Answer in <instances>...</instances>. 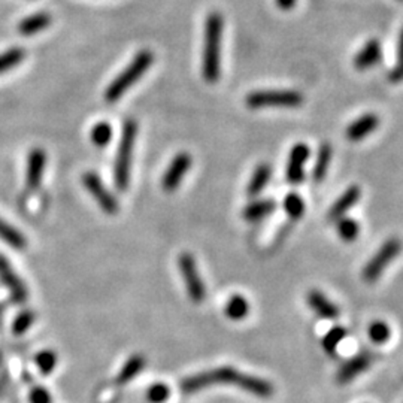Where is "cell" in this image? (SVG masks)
I'll use <instances>...</instances> for the list:
<instances>
[{"mask_svg": "<svg viewBox=\"0 0 403 403\" xmlns=\"http://www.w3.org/2000/svg\"><path fill=\"white\" fill-rule=\"evenodd\" d=\"M169 396H171V388L163 383H157L151 386L148 388L146 393V397L151 403H165L169 399Z\"/></svg>", "mask_w": 403, "mask_h": 403, "instance_id": "cell-33", "label": "cell"}, {"mask_svg": "<svg viewBox=\"0 0 403 403\" xmlns=\"http://www.w3.org/2000/svg\"><path fill=\"white\" fill-rule=\"evenodd\" d=\"M378 126H379L378 115H375V114H365V115L360 116L358 120H356L354 123H351L347 127L345 135H347V137H348L349 141L358 142V141L365 139L366 136H369L370 133H372Z\"/></svg>", "mask_w": 403, "mask_h": 403, "instance_id": "cell-14", "label": "cell"}, {"mask_svg": "<svg viewBox=\"0 0 403 403\" xmlns=\"http://www.w3.org/2000/svg\"><path fill=\"white\" fill-rule=\"evenodd\" d=\"M47 165V154L42 148H33L27 155L26 169V187L29 192H35L40 185Z\"/></svg>", "mask_w": 403, "mask_h": 403, "instance_id": "cell-13", "label": "cell"}, {"mask_svg": "<svg viewBox=\"0 0 403 403\" xmlns=\"http://www.w3.org/2000/svg\"><path fill=\"white\" fill-rule=\"evenodd\" d=\"M310 146L305 144H296L289 157V165H287V181L293 185L301 184L305 179V163L307 158H310Z\"/></svg>", "mask_w": 403, "mask_h": 403, "instance_id": "cell-12", "label": "cell"}, {"mask_svg": "<svg viewBox=\"0 0 403 403\" xmlns=\"http://www.w3.org/2000/svg\"><path fill=\"white\" fill-rule=\"evenodd\" d=\"M247 106L251 109L261 108H299L303 103V96L299 91L291 90H266L248 94Z\"/></svg>", "mask_w": 403, "mask_h": 403, "instance_id": "cell-5", "label": "cell"}, {"mask_svg": "<svg viewBox=\"0 0 403 403\" xmlns=\"http://www.w3.org/2000/svg\"><path fill=\"white\" fill-rule=\"evenodd\" d=\"M360 195H362V192H360L358 185H351L349 188H347V192L335 202L330 209H328L327 220L336 221L339 218L345 217L347 211L351 209L358 202Z\"/></svg>", "mask_w": 403, "mask_h": 403, "instance_id": "cell-15", "label": "cell"}, {"mask_svg": "<svg viewBox=\"0 0 403 403\" xmlns=\"http://www.w3.org/2000/svg\"><path fill=\"white\" fill-rule=\"evenodd\" d=\"M397 60L399 63H403V27L400 30V36L397 42Z\"/></svg>", "mask_w": 403, "mask_h": 403, "instance_id": "cell-37", "label": "cell"}, {"mask_svg": "<svg viewBox=\"0 0 403 403\" xmlns=\"http://www.w3.org/2000/svg\"><path fill=\"white\" fill-rule=\"evenodd\" d=\"M35 323V314L29 311V310H24V311H21L17 317H15V320L13 323V333L15 336H20V335H24L29 328L33 326Z\"/></svg>", "mask_w": 403, "mask_h": 403, "instance_id": "cell-31", "label": "cell"}, {"mask_svg": "<svg viewBox=\"0 0 403 403\" xmlns=\"http://www.w3.org/2000/svg\"><path fill=\"white\" fill-rule=\"evenodd\" d=\"M390 327L384 321H375L369 327V337L370 341L378 345L386 344L390 339Z\"/></svg>", "mask_w": 403, "mask_h": 403, "instance_id": "cell-32", "label": "cell"}, {"mask_svg": "<svg viewBox=\"0 0 403 403\" xmlns=\"http://www.w3.org/2000/svg\"><path fill=\"white\" fill-rule=\"evenodd\" d=\"M250 314V303L241 294H233L226 305V315L233 321H239Z\"/></svg>", "mask_w": 403, "mask_h": 403, "instance_id": "cell-24", "label": "cell"}, {"mask_svg": "<svg viewBox=\"0 0 403 403\" xmlns=\"http://www.w3.org/2000/svg\"><path fill=\"white\" fill-rule=\"evenodd\" d=\"M284 209L293 221L299 220L305 212V204H303L302 197L298 193L287 195L284 199Z\"/></svg>", "mask_w": 403, "mask_h": 403, "instance_id": "cell-29", "label": "cell"}, {"mask_svg": "<svg viewBox=\"0 0 403 403\" xmlns=\"http://www.w3.org/2000/svg\"><path fill=\"white\" fill-rule=\"evenodd\" d=\"M330 162H332V146H330V144H321L320 150H318V154H317L314 169H312L314 183L323 181L327 175Z\"/></svg>", "mask_w": 403, "mask_h": 403, "instance_id": "cell-22", "label": "cell"}, {"mask_svg": "<svg viewBox=\"0 0 403 403\" xmlns=\"http://www.w3.org/2000/svg\"><path fill=\"white\" fill-rule=\"evenodd\" d=\"M383 57V50H381V44L378 39H370L366 42L365 47L357 52V56L354 59V66L358 70H366L369 68H372L381 61Z\"/></svg>", "mask_w": 403, "mask_h": 403, "instance_id": "cell-16", "label": "cell"}, {"mask_svg": "<svg viewBox=\"0 0 403 403\" xmlns=\"http://www.w3.org/2000/svg\"><path fill=\"white\" fill-rule=\"evenodd\" d=\"M218 384L236 386L242 390H245L247 393L261 399H269L275 393V388L269 381H264L263 378L252 377L248 374H242L238 369L230 366L211 369L205 370V372L196 374L193 377H188L181 383V390L187 395H192L206 387Z\"/></svg>", "mask_w": 403, "mask_h": 403, "instance_id": "cell-1", "label": "cell"}, {"mask_svg": "<svg viewBox=\"0 0 403 403\" xmlns=\"http://www.w3.org/2000/svg\"><path fill=\"white\" fill-rule=\"evenodd\" d=\"M144 367H145V357L141 354L132 356L121 367L119 377H116V384L124 386L127 383H130L136 375H139L142 372Z\"/></svg>", "mask_w": 403, "mask_h": 403, "instance_id": "cell-21", "label": "cell"}, {"mask_svg": "<svg viewBox=\"0 0 403 403\" xmlns=\"http://www.w3.org/2000/svg\"><path fill=\"white\" fill-rule=\"evenodd\" d=\"M112 126L108 123V121H100L98 124H94L93 126V129H91V142L99 146V148H103L108 145L112 139Z\"/></svg>", "mask_w": 403, "mask_h": 403, "instance_id": "cell-26", "label": "cell"}, {"mask_svg": "<svg viewBox=\"0 0 403 403\" xmlns=\"http://www.w3.org/2000/svg\"><path fill=\"white\" fill-rule=\"evenodd\" d=\"M307 303H310L311 310L324 320H335L339 317V307L330 299H327L321 291L312 290L307 293Z\"/></svg>", "mask_w": 403, "mask_h": 403, "instance_id": "cell-17", "label": "cell"}, {"mask_svg": "<svg viewBox=\"0 0 403 403\" xmlns=\"http://www.w3.org/2000/svg\"><path fill=\"white\" fill-rule=\"evenodd\" d=\"M24 59V50L21 48H10L0 54V73L9 70L10 68L17 66L18 63Z\"/></svg>", "mask_w": 403, "mask_h": 403, "instance_id": "cell-30", "label": "cell"}, {"mask_svg": "<svg viewBox=\"0 0 403 403\" xmlns=\"http://www.w3.org/2000/svg\"><path fill=\"white\" fill-rule=\"evenodd\" d=\"M179 272L183 275V280L185 282V289L195 303H202L206 298L205 284L200 278V273L197 269V264L195 257L190 252H183L178 259Z\"/></svg>", "mask_w": 403, "mask_h": 403, "instance_id": "cell-7", "label": "cell"}, {"mask_svg": "<svg viewBox=\"0 0 403 403\" xmlns=\"http://www.w3.org/2000/svg\"><path fill=\"white\" fill-rule=\"evenodd\" d=\"M137 135V124L135 120H127L123 124L121 139L116 151L114 166V183L119 192H126L130 183V167L133 157V146Z\"/></svg>", "mask_w": 403, "mask_h": 403, "instance_id": "cell-3", "label": "cell"}, {"mask_svg": "<svg viewBox=\"0 0 403 403\" xmlns=\"http://www.w3.org/2000/svg\"><path fill=\"white\" fill-rule=\"evenodd\" d=\"M51 15L48 13H38L35 15H30L24 18L18 24V31L23 36H31L38 33V31L47 29L51 24Z\"/></svg>", "mask_w": 403, "mask_h": 403, "instance_id": "cell-20", "label": "cell"}, {"mask_svg": "<svg viewBox=\"0 0 403 403\" xmlns=\"http://www.w3.org/2000/svg\"><path fill=\"white\" fill-rule=\"evenodd\" d=\"M277 208V204L272 199H263V200H254L248 206L243 208L242 217L248 221H259L264 217L271 215L272 212Z\"/></svg>", "mask_w": 403, "mask_h": 403, "instance_id": "cell-19", "label": "cell"}, {"mask_svg": "<svg viewBox=\"0 0 403 403\" xmlns=\"http://www.w3.org/2000/svg\"><path fill=\"white\" fill-rule=\"evenodd\" d=\"M272 178V167L268 163H261L256 167V171H254L248 187H247V196L248 197H257L264 187H266L271 181Z\"/></svg>", "mask_w": 403, "mask_h": 403, "instance_id": "cell-18", "label": "cell"}, {"mask_svg": "<svg viewBox=\"0 0 403 403\" xmlns=\"http://www.w3.org/2000/svg\"><path fill=\"white\" fill-rule=\"evenodd\" d=\"M400 251H402V242L399 239L391 238L387 242H384L383 247L378 250L375 256L370 259L363 268L362 278L366 282H375L377 280H379L386 268L396 259Z\"/></svg>", "mask_w": 403, "mask_h": 403, "instance_id": "cell-6", "label": "cell"}, {"mask_svg": "<svg viewBox=\"0 0 403 403\" xmlns=\"http://www.w3.org/2000/svg\"><path fill=\"white\" fill-rule=\"evenodd\" d=\"M347 336V328L342 326H335L330 330L327 332V335L323 339V347L326 349V353L333 354L336 353V349Z\"/></svg>", "mask_w": 403, "mask_h": 403, "instance_id": "cell-27", "label": "cell"}, {"mask_svg": "<svg viewBox=\"0 0 403 403\" xmlns=\"http://www.w3.org/2000/svg\"><path fill=\"white\" fill-rule=\"evenodd\" d=\"M225 21L220 13H211L205 21L204 59H202V75L209 84H214L221 75V42Z\"/></svg>", "mask_w": 403, "mask_h": 403, "instance_id": "cell-2", "label": "cell"}, {"mask_svg": "<svg viewBox=\"0 0 403 403\" xmlns=\"http://www.w3.org/2000/svg\"><path fill=\"white\" fill-rule=\"evenodd\" d=\"M336 231L339 238L345 242H354L360 233V227H358V222L353 218H348V217H342L336 220Z\"/></svg>", "mask_w": 403, "mask_h": 403, "instance_id": "cell-25", "label": "cell"}, {"mask_svg": "<svg viewBox=\"0 0 403 403\" xmlns=\"http://www.w3.org/2000/svg\"><path fill=\"white\" fill-rule=\"evenodd\" d=\"M82 184L93 195V197L96 199L99 206L106 212V214L114 215V214H116V212H119V209H120L119 202H116L115 196L109 192V190L105 187L103 181L99 178L98 174H94V172L84 174L82 175Z\"/></svg>", "mask_w": 403, "mask_h": 403, "instance_id": "cell-8", "label": "cell"}, {"mask_svg": "<svg viewBox=\"0 0 403 403\" xmlns=\"http://www.w3.org/2000/svg\"><path fill=\"white\" fill-rule=\"evenodd\" d=\"M29 400H30V403H52V397L50 395V391L42 386H36L30 390Z\"/></svg>", "mask_w": 403, "mask_h": 403, "instance_id": "cell-34", "label": "cell"}, {"mask_svg": "<svg viewBox=\"0 0 403 403\" xmlns=\"http://www.w3.org/2000/svg\"><path fill=\"white\" fill-rule=\"evenodd\" d=\"M374 362V354L370 351H362L353 358H349L348 362H345L341 369L337 370L336 374V381L337 384L345 386L349 384L354 378H357L360 374L366 372Z\"/></svg>", "mask_w": 403, "mask_h": 403, "instance_id": "cell-11", "label": "cell"}, {"mask_svg": "<svg viewBox=\"0 0 403 403\" xmlns=\"http://www.w3.org/2000/svg\"><path fill=\"white\" fill-rule=\"evenodd\" d=\"M400 2H403V0H400Z\"/></svg>", "mask_w": 403, "mask_h": 403, "instance_id": "cell-38", "label": "cell"}, {"mask_svg": "<svg viewBox=\"0 0 403 403\" xmlns=\"http://www.w3.org/2000/svg\"><path fill=\"white\" fill-rule=\"evenodd\" d=\"M0 281L9 290L10 298L18 305H23L27 302L29 293L24 282L15 273V271L10 266L9 261L0 254Z\"/></svg>", "mask_w": 403, "mask_h": 403, "instance_id": "cell-10", "label": "cell"}, {"mask_svg": "<svg viewBox=\"0 0 403 403\" xmlns=\"http://www.w3.org/2000/svg\"><path fill=\"white\" fill-rule=\"evenodd\" d=\"M35 363L42 375H50L57 366V354L52 349H44L36 354Z\"/></svg>", "mask_w": 403, "mask_h": 403, "instance_id": "cell-28", "label": "cell"}, {"mask_svg": "<svg viewBox=\"0 0 403 403\" xmlns=\"http://www.w3.org/2000/svg\"><path fill=\"white\" fill-rule=\"evenodd\" d=\"M153 63H154L153 51L142 50L137 52V54L133 57V60L130 61V65L127 66L120 75L109 84L108 89H106V93H105L106 102L114 103L119 100L123 94L129 90L148 69L151 68Z\"/></svg>", "mask_w": 403, "mask_h": 403, "instance_id": "cell-4", "label": "cell"}, {"mask_svg": "<svg viewBox=\"0 0 403 403\" xmlns=\"http://www.w3.org/2000/svg\"><path fill=\"white\" fill-rule=\"evenodd\" d=\"M388 79L391 82H400L403 81V63H397L395 69H391L388 73Z\"/></svg>", "mask_w": 403, "mask_h": 403, "instance_id": "cell-35", "label": "cell"}, {"mask_svg": "<svg viewBox=\"0 0 403 403\" xmlns=\"http://www.w3.org/2000/svg\"><path fill=\"white\" fill-rule=\"evenodd\" d=\"M277 5L282 10H290L296 5V0H277Z\"/></svg>", "mask_w": 403, "mask_h": 403, "instance_id": "cell-36", "label": "cell"}, {"mask_svg": "<svg viewBox=\"0 0 403 403\" xmlns=\"http://www.w3.org/2000/svg\"><path fill=\"white\" fill-rule=\"evenodd\" d=\"M0 239L5 241L8 245L18 251H23L27 245V241L23 233L10 226L9 222H6L2 218H0Z\"/></svg>", "mask_w": 403, "mask_h": 403, "instance_id": "cell-23", "label": "cell"}, {"mask_svg": "<svg viewBox=\"0 0 403 403\" xmlns=\"http://www.w3.org/2000/svg\"><path fill=\"white\" fill-rule=\"evenodd\" d=\"M192 163H193L192 155L185 151L179 153L174 157V160L166 169L163 181H162V187L166 193L175 192L178 185L181 184L185 174L190 171V167H192Z\"/></svg>", "mask_w": 403, "mask_h": 403, "instance_id": "cell-9", "label": "cell"}]
</instances>
